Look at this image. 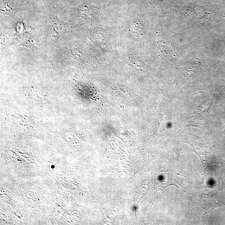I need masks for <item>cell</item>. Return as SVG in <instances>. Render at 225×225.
I'll return each mask as SVG.
<instances>
[{
	"instance_id": "7a4b0ae2",
	"label": "cell",
	"mask_w": 225,
	"mask_h": 225,
	"mask_svg": "<svg viewBox=\"0 0 225 225\" xmlns=\"http://www.w3.org/2000/svg\"><path fill=\"white\" fill-rule=\"evenodd\" d=\"M156 43L158 53L163 57L170 55L174 52V49L171 42L164 36H160L156 39Z\"/></svg>"
},
{
	"instance_id": "5b68a950",
	"label": "cell",
	"mask_w": 225,
	"mask_h": 225,
	"mask_svg": "<svg viewBox=\"0 0 225 225\" xmlns=\"http://www.w3.org/2000/svg\"><path fill=\"white\" fill-rule=\"evenodd\" d=\"M96 38L99 44L103 46L106 45L107 36L106 32L102 29L97 31L96 34Z\"/></svg>"
},
{
	"instance_id": "3957f363",
	"label": "cell",
	"mask_w": 225,
	"mask_h": 225,
	"mask_svg": "<svg viewBox=\"0 0 225 225\" xmlns=\"http://www.w3.org/2000/svg\"><path fill=\"white\" fill-rule=\"evenodd\" d=\"M17 41L19 44L31 49L33 50H36L37 48L34 43V35L31 32H18Z\"/></svg>"
},
{
	"instance_id": "277c9868",
	"label": "cell",
	"mask_w": 225,
	"mask_h": 225,
	"mask_svg": "<svg viewBox=\"0 0 225 225\" xmlns=\"http://www.w3.org/2000/svg\"><path fill=\"white\" fill-rule=\"evenodd\" d=\"M130 31L133 35L136 37H140L143 35L144 27L141 22H133L130 26Z\"/></svg>"
},
{
	"instance_id": "6da1fadb",
	"label": "cell",
	"mask_w": 225,
	"mask_h": 225,
	"mask_svg": "<svg viewBox=\"0 0 225 225\" xmlns=\"http://www.w3.org/2000/svg\"><path fill=\"white\" fill-rule=\"evenodd\" d=\"M69 30L66 23L55 17L49 19L45 33L46 39L48 41L58 40L62 38Z\"/></svg>"
}]
</instances>
